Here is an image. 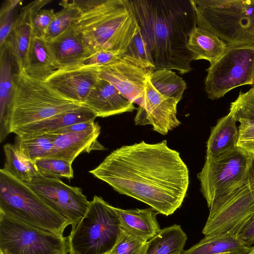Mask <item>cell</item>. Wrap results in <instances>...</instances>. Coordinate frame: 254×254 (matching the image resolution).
<instances>
[{"label":"cell","mask_w":254,"mask_h":254,"mask_svg":"<svg viewBox=\"0 0 254 254\" xmlns=\"http://www.w3.org/2000/svg\"><path fill=\"white\" fill-rule=\"evenodd\" d=\"M89 173L166 216L181 206L189 186L187 166L166 140L122 146Z\"/></svg>","instance_id":"cell-1"},{"label":"cell","mask_w":254,"mask_h":254,"mask_svg":"<svg viewBox=\"0 0 254 254\" xmlns=\"http://www.w3.org/2000/svg\"><path fill=\"white\" fill-rule=\"evenodd\" d=\"M136 22L155 70H192L193 55L188 49L197 27L193 0H130Z\"/></svg>","instance_id":"cell-2"},{"label":"cell","mask_w":254,"mask_h":254,"mask_svg":"<svg viewBox=\"0 0 254 254\" xmlns=\"http://www.w3.org/2000/svg\"><path fill=\"white\" fill-rule=\"evenodd\" d=\"M79 12L71 27L92 55L101 50L123 54L138 26L130 0H75Z\"/></svg>","instance_id":"cell-3"},{"label":"cell","mask_w":254,"mask_h":254,"mask_svg":"<svg viewBox=\"0 0 254 254\" xmlns=\"http://www.w3.org/2000/svg\"><path fill=\"white\" fill-rule=\"evenodd\" d=\"M82 105L67 98L45 81L18 71L13 74V91L8 110L10 133Z\"/></svg>","instance_id":"cell-4"},{"label":"cell","mask_w":254,"mask_h":254,"mask_svg":"<svg viewBox=\"0 0 254 254\" xmlns=\"http://www.w3.org/2000/svg\"><path fill=\"white\" fill-rule=\"evenodd\" d=\"M197 26L227 45H254V0H193Z\"/></svg>","instance_id":"cell-5"},{"label":"cell","mask_w":254,"mask_h":254,"mask_svg":"<svg viewBox=\"0 0 254 254\" xmlns=\"http://www.w3.org/2000/svg\"><path fill=\"white\" fill-rule=\"evenodd\" d=\"M0 212L28 225L62 236L70 225L25 183L2 169L0 170Z\"/></svg>","instance_id":"cell-6"},{"label":"cell","mask_w":254,"mask_h":254,"mask_svg":"<svg viewBox=\"0 0 254 254\" xmlns=\"http://www.w3.org/2000/svg\"><path fill=\"white\" fill-rule=\"evenodd\" d=\"M122 229L113 206L95 195L88 210L67 237L73 254H107Z\"/></svg>","instance_id":"cell-7"},{"label":"cell","mask_w":254,"mask_h":254,"mask_svg":"<svg viewBox=\"0 0 254 254\" xmlns=\"http://www.w3.org/2000/svg\"><path fill=\"white\" fill-rule=\"evenodd\" d=\"M251 156L238 147L213 158H205L197 174L200 190L211 203L248 182Z\"/></svg>","instance_id":"cell-8"},{"label":"cell","mask_w":254,"mask_h":254,"mask_svg":"<svg viewBox=\"0 0 254 254\" xmlns=\"http://www.w3.org/2000/svg\"><path fill=\"white\" fill-rule=\"evenodd\" d=\"M67 237L28 225L0 212V254H67Z\"/></svg>","instance_id":"cell-9"},{"label":"cell","mask_w":254,"mask_h":254,"mask_svg":"<svg viewBox=\"0 0 254 254\" xmlns=\"http://www.w3.org/2000/svg\"><path fill=\"white\" fill-rule=\"evenodd\" d=\"M205 90L214 100L239 86L254 83V45H227L221 58L206 69Z\"/></svg>","instance_id":"cell-10"},{"label":"cell","mask_w":254,"mask_h":254,"mask_svg":"<svg viewBox=\"0 0 254 254\" xmlns=\"http://www.w3.org/2000/svg\"><path fill=\"white\" fill-rule=\"evenodd\" d=\"M202 230L204 236L229 233L239 235L254 217V192L248 182L212 202Z\"/></svg>","instance_id":"cell-11"},{"label":"cell","mask_w":254,"mask_h":254,"mask_svg":"<svg viewBox=\"0 0 254 254\" xmlns=\"http://www.w3.org/2000/svg\"><path fill=\"white\" fill-rule=\"evenodd\" d=\"M25 183L49 206L68 220L73 229L85 215L90 201L82 190L68 186L61 179L48 178L38 173Z\"/></svg>","instance_id":"cell-12"},{"label":"cell","mask_w":254,"mask_h":254,"mask_svg":"<svg viewBox=\"0 0 254 254\" xmlns=\"http://www.w3.org/2000/svg\"><path fill=\"white\" fill-rule=\"evenodd\" d=\"M94 67L100 78L110 82L129 101L139 106L142 105L146 82L153 68L123 56L116 61Z\"/></svg>","instance_id":"cell-13"},{"label":"cell","mask_w":254,"mask_h":254,"mask_svg":"<svg viewBox=\"0 0 254 254\" xmlns=\"http://www.w3.org/2000/svg\"><path fill=\"white\" fill-rule=\"evenodd\" d=\"M175 99L157 91L147 79L142 104L137 109L134 121L136 125H151L154 131L163 135L178 127Z\"/></svg>","instance_id":"cell-14"},{"label":"cell","mask_w":254,"mask_h":254,"mask_svg":"<svg viewBox=\"0 0 254 254\" xmlns=\"http://www.w3.org/2000/svg\"><path fill=\"white\" fill-rule=\"evenodd\" d=\"M99 77L94 67L57 69L45 81L67 98L84 105Z\"/></svg>","instance_id":"cell-15"},{"label":"cell","mask_w":254,"mask_h":254,"mask_svg":"<svg viewBox=\"0 0 254 254\" xmlns=\"http://www.w3.org/2000/svg\"><path fill=\"white\" fill-rule=\"evenodd\" d=\"M51 0H36L22 7L16 17L5 47L14 60L18 71L22 70L32 34V19L35 14Z\"/></svg>","instance_id":"cell-16"},{"label":"cell","mask_w":254,"mask_h":254,"mask_svg":"<svg viewBox=\"0 0 254 254\" xmlns=\"http://www.w3.org/2000/svg\"><path fill=\"white\" fill-rule=\"evenodd\" d=\"M92 110L97 117H107L136 108L113 84L99 78L84 104Z\"/></svg>","instance_id":"cell-17"},{"label":"cell","mask_w":254,"mask_h":254,"mask_svg":"<svg viewBox=\"0 0 254 254\" xmlns=\"http://www.w3.org/2000/svg\"><path fill=\"white\" fill-rule=\"evenodd\" d=\"M99 124L94 128L78 132L56 134L54 147L47 157L72 163L78 155L93 150H105L97 140L100 134Z\"/></svg>","instance_id":"cell-18"},{"label":"cell","mask_w":254,"mask_h":254,"mask_svg":"<svg viewBox=\"0 0 254 254\" xmlns=\"http://www.w3.org/2000/svg\"><path fill=\"white\" fill-rule=\"evenodd\" d=\"M47 41L58 69L83 66L85 60L92 55L81 37L71 26L58 37Z\"/></svg>","instance_id":"cell-19"},{"label":"cell","mask_w":254,"mask_h":254,"mask_svg":"<svg viewBox=\"0 0 254 254\" xmlns=\"http://www.w3.org/2000/svg\"><path fill=\"white\" fill-rule=\"evenodd\" d=\"M96 114L90 108L82 105L47 119L23 127L14 133L20 139L45 133H51L74 124L94 121Z\"/></svg>","instance_id":"cell-20"},{"label":"cell","mask_w":254,"mask_h":254,"mask_svg":"<svg viewBox=\"0 0 254 254\" xmlns=\"http://www.w3.org/2000/svg\"><path fill=\"white\" fill-rule=\"evenodd\" d=\"M122 229L147 242L161 230L157 219L158 213L151 207L123 209L113 206Z\"/></svg>","instance_id":"cell-21"},{"label":"cell","mask_w":254,"mask_h":254,"mask_svg":"<svg viewBox=\"0 0 254 254\" xmlns=\"http://www.w3.org/2000/svg\"><path fill=\"white\" fill-rule=\"evenodd\" d=\"M57 69L49 42L43 38L33 36L21 71L34 79L46 81Z\"/></svg>","instance_id":"cell-22"},{"label":"cell","mask_w":254,"mask_h":254,"mask_svg":"<svg viewBox=\"0 0 254 254\" xmlns=\"http://www.w3.org/2000/svg\"><path fill=\"white\" fill-rule=\"evenodd\" d=\"M233 113L221 118L213 127L206 144L205 158H213L237 147L238 129Z\"/></svg>","instance_id":"cell-23"},{"label":"cell","mask_w":254,"mask_h":254,"mask_svg":"<svg viewBox=\"0 0 254 254\" xmlns=\"http://www.w3.org/2000/svg\"><path fill=\"white\" fill-rule=\"evenodd\" d=\"M251 249L239 235L225 233L204 236L182 254H247Z\"/></svg>","instance_id":"cell-24"},{"label":"cell","mask_w":254,"mask_h":254,"mask_svg":"<svg viewBox=\"0 0 254 254\" xmlns=\"http://www.w3.org/2000/svg\"><path fill=\"white\" fill-rule=\"evenodd\" d=\"M227 47V44L216 35L197 26L190 34L187 44L193 60H205L210 64L221 58Z\"/></svg>","instance_id":"cell-25"},{"label":"cell","mask_w":254,"mask_h":254,"mask_svg":"<svg viewBox=\"0 0 254 254\" xmlns=\"http://www.w3.org/2000/svg\"><path fill=\"white\" fill-rule=\"evenodd\" d=\"M11 56L5 46L0 48V142L10 133L8 110L13 91Z\"/></svg>","instance_id":"cell-26"},{"label":"cell","mask_w":254,"mask_h":254,"mask_svg":"<svg viewBox=\"0 0 254 254\" xmlns=\"http://www.w3.org/2000/svg\"><path fill=\"white\" fill-rule=\"evenodd\" d=\"M187 240L181 226L174 224L146 242L141 254H182Z\"/></svg>","instance_id":"cell-27"},{"label":"cell","mask_w":254,"mask_h":254,"mask_svg":"<svg viewBox=\"0 0 254 254\" xmlns=\"http://www.w3.org/2000/svg\"><path fill=\"white\" fill-rule=\"evenodd\" d=\"M5 162L2 169L15 178L27 182L30 181L38 173L34 162L21 149L15 139L14 144L3 146Z\"/></svg>","instance_id":"cell-28"},{"label":"cell","mask_w":254,"mask_h":254,"mask_svg":"<svg viewBox=\"0 0 254 254\" xmlns=\"http://www.w3.org/2000/svg\"><path fill=\"white\" fill-rule=\"evenodd\" d=\"M154 88L161 94L179 102L186 89L185 81L171 69L154 70L149 77Z\"/></svg>","instance_id":"cell-29"},{"label":"cell","mask_w":254,"mask_h":254,"mask_svg":"<svg viewBox=\"0 0 254 254\" xmlns=\"http://www.w3.org/2000/svg\"><path fill=\"white\" fill-rule=\"evenodd\" d=\"M59 4L63 8L56 12L54 18L43 38L47 41L55 39L71 27L79 12V8L75 0H62Z\"/></svg>","instance_id":"cell-30"},{"label":"cell","mask_w":254,"mask_h":254,"mask_svg":"<svg viewBox=\"0 0 254 254\" xmlns=\"http://www.w3.org/2000/svg\"><path fill=\"white\" fill-rule=\"evenodd\" d=\"M55 136L54 133H45L23 139L16 136V139L23 152L34 162L38 159L49 156L54 147Z\"/></svg>","instance_id":"cell-31"},{"label":"cell","mask_w":254,"mask_h":254,"mask_svg":"<svg viewBox=\"0 0 254 254\" xmlns=\"http://www.w3.org/2000/svg\"><path fill=\"white\" fill-rule=\"evenodd\" d=\"M72 163L65 160L52 157L38 159L34 162L40 174L46 177L59 179L73 178Z\"/></svg>","instance_id":"cell-32"},{"label":"cell","mask_w":254,"mask_h":254,"mask_svg":"<svg viewBox=\"0 0 254 254\" xmlns=\"http://www.w3.org/2000/svg\"><path fill=\"white\" fill-rule=\"evenodd\" d=\"M237 121L254 123V90L252 88L246 92H240L235 101L231 103L230 110Z\"/></svg>","instance_id":"cell-33"},{"label":"cell","mask_w":254,"mask_h":254,"mask_svg":"<svg viewBox=\"0 0 254 254\" xmlns=\"http://www.w3.org/2000/svg\"><path fill=\"white\" fill-rule=\"evenodd\" d=\"M122 56L133 60L143 66L152 68L155 70L154 66L150 61L146 43L139 27L136 34L125 52L122 54Z\"/></svg>","instance_id":"cell-34"},{"label":"cell","mask_w":254,"mask_h":254,"mask_svg":"<svg viewBox=\"0 0 254 254\" xmlns=\"http://www.w3.org/2000/svg\"><path fill=\"white\" fill-rule=\"evenodd\" d=\"M21 4L18 0H8L2 4L0 12V45L3 47L12 30L14 20V13Z\"/></svg>","instance_id":"cell-35"},{"label":"cell","mask_w":254,"mask_h":254,"mask_svg":"<svg viewBox=\"0 0 254 254\" xmlns=\"http://www.w3.org/2000/svg\"><path fill=\"white\" fill-rule=\"evenodd\" d=\"M145 241L122 230L111 254H141Z\"/></svg>","instance_id":"cell-36"},{"label":"cell","mask_w":254,"mask_h":254,"mask_svg":"<svg viewBox=\"0 0 254 254\" xmlns=\"http://www.w3.org/2000/svg\"><path fill=\"white\" fill-rule=\"evenodd\" d=\"M237 146L250 156H254V123H240Z\"/></svg>","instance_id":"cell-37"},{"label":"cell","mask_w":254,"mask_h":254,"mask_svg":"<svg viewBox=\"0 0 254 254\" xmlns=\"http://www.w3.org/2000/svg\"><path fill=\"white\" fill-rule=\"evenodd\" d=\"M53 9L42 8L34 15L32 19L33 36L43 38L46 30L55 17Z\"/></svg>","instance_id":"cell-38"},{"label":"cell","mask_w":254,"mask_h":254,"mask_svg":"<svg viewBox=\"0 0 254 254\" xmlns=\"http://www.w3.org/2000/svg\"><path fill=\"white\" fill-rule=\"evenodd\" d=\"M122 57V54L117 52L101 50L86 58L83 63V66H100L116 61Z\"/></svg>","instance_id":"cell-39"},{"label":"cell","mask_w":254,"mask_h":254,"mask_svg":"<svg viewBox=\"0 0 254 254\" xmlns=\"http://www.w3.org/2000/svg\"><path fill=\"white\" fill-rule=\"evenodd\" d=\"M98 124L94 121L81 122L65 127L51 132L56 134L81 132L94 128Z\"/></svg>","instance_id":"cell-40"},{"label":"cell","mask_w":254,"mask_h":254,"mask_svg":"<svg viewBox=\"0 0 254 254\" xmlns=\"http://www.w3.org/2000/svg\"><path fill=\"white\" fill-rule=\"evenodd\" d=\"M248 247L254 246V217L239 235Z\"/></svg>","instance_id":"cell-41"},{"label":"cell","mask_w":254,"mask_h":254,"mask_svg":"<svg viewBox=\"0 0 254 254\" xmlns=\"http://www.w3.org/2000/svg\"><path fill=\"white\" fill-rule=\"evenodd\" d=\"M248 181L254 192V156H251L248 172Z\"/></svg>","instance_id":"cell-42"},{"label":"cell","mask_w":254,"mask_h":254,"mask_svg":"<svg viewBox=\"0 0 254 254\" xmlns=\"http://www.w3.org/2000/svg\"><path fill=\"white\" fill-rule=\"evenodd\" d=\"M247 254H254V246L251 247L250 252Z\"/></svg>","instance_id":"cell-43"},{"label":"cell","mask_w":254,"mask_h":254,"mask_svg":"<svg viewBox=\"0 0 254 254\" xmlns=\"http://www.w3.org/2000/svg\"><path fill=\"white\" fill-rule=\"evenodd\" d=\"M231 254L229 253H222V254Z\"/></svg>","instance_id":"cell-44"},{"label":"cell","mask_w":254,"mask_h":254,"mask_svg":"<svg viewBox=\"0 0 254 254\" xmlns=\"http://www.w3.org/2000/svg\"><path fill=\"white\" fill-rule=\"evenodd\" d=\"M252 88H253V89H254V84H253V87H252Z\"/></svg>","instance_id":"cell-45"},{"label":"cell","mask_w":254,"mask_h":254,"mask_svg":"<svg viewBox=\"0 0 254 254\" xmlns=\"http://www.w3.org/2000/svg\"><path fill=\"white\" fill-rule=\"evenodd\" d=\"M69 254H73L69 253Z\"/></svg>","instance_id":"cell-46"},{"label":"cell","mask_w":254,"mask_h":254,"mask_svg":"<svg viewBox=\"0 0 254 254\" xmlns=\"http://www.w3.org/2000/svg\"><path fill=\"white\" fill-rule=\"evenodd\" d=\"M110 254V253H108V254Z\"/></svg>","instance_id":"cell-47"},{"label":"cell","mask_w":254,"mask_h":254,"mask_svg":"<svg viewBox=\"0 0 254 254\" xmlns=\"http://www.w3.org/2000/svg\"></svg>","instance_id":"cell-48"}]
</instances>
